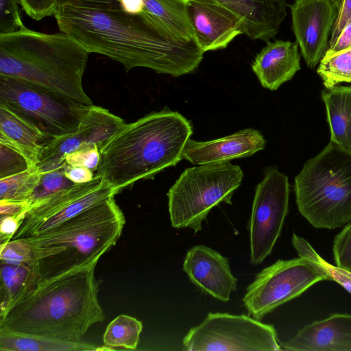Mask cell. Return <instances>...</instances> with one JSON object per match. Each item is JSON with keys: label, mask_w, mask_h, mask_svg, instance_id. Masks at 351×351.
Listing matches in <instances>:
<instances>
[{"label": "cell", "mask_w": 351, "mask_h": 351, "mask_svg": "<svg viewBox=\"0 0 351 351\" xmlns=\"http://www.w3.org/2000/svg\"><path fill=\"white\" fill-rule=\"evenodd\" d=\"M118 193L99 176L86 183L75 184L32 208L12 239L40 234L90 206Z\"/></svg>", "instance_id": "obj_12"}, {"label": "cell", "mask_w": 351, "mask_h": 351, "mask_svg": "<svg viewBox=\"0 0 351 351\" xmlns=\"http://www.w3.org/2000/svg\"><path fill=\"white\" fill-rule=\"evenodd\" d=\"M0 106L50 138L77 131L92 106L29 82L4 76H0Z\"/></svg>", "instance_id": "obj_8"}, {"label": "cell", "mask_w": 351, "mask_h": 351, "mask_svg": "<svg viewBox=\"0 0 351 351\" xmlns=\"http://www.w3.org/2000/svg\"><path fill=\"white\" fill-rule=\"evenodd\" d=\"M57 8L65 5H77L100 9L121 8L119 0H56Z\"/></svg>", "instance_id": "obj_38"}, {"label": "cell", "mask_w": 351, "mask_h": 351, "mask_svg": "<svg viewBox=\"0 0 351 351\" xmlns=\"http://www.w3.org/2000/svg\"><path fill=\"white\" fill-rule=\"evenodd\" d=\"M337 3V4L338 5L339 8V5L341 4V0H335Z\"/></svg>", "instance_id": "obj_43"}, {"label": "cell", "mask_w": 351, "mask_h": 351, "mask_svg": "<svg viewBox=\"0 0 351 351\" xmlns=\"http://www.w3.org/2000/svg\"><path fill=\"white\" fill-rule=\"evenodd\" d=\"M330 141L351 151V86H335L322 92Z\"/></svg>", "instance_id": "obj_23"}, {"label": "cell", "mask_w": 351, "mask_h": 351, "mask_svg": "<svg viewBox=\"0 0 351 351\" xmlns=\"http://www.w3.org/2000/svg\"><path fill=\"white\" fill-rule=\"evenodd\" d=\"M29 210V204L25 202H3L0 201V215L1 216H12L21 218L23 220L26 213Z\"/></svg>", "instance_id": "obj_40"}, {"label": "cell", "mask_w": 351, "mask_h": 351, "mask_svg": "<svg viewBox=\"0 0 351 351\" xmlns=\"http://www.w3.org/2000/svg\"><path fill=\"white\" fill-rule=\"evenodd\" d=\"M1 313L3 312L36 278L34 267L1 263Z\"/></svg>", "instance_id": "obj_25"}, {"label": "cell", "mask_w": 351, "mask_h": 351, "mask_svg": "<svg viewBox=\"0 0 351 351\" xmlns=\"http://www.w3.org/2000/svg\"><path fill=\"white\" fill-rule=\"evenodd\" d=\"M242 21L243 34L265 42L274 38L287 16L286 0H215Z\"/></svg>", "instance_id": "obj_19"}, {"label": "cell", "mask_w": 351, "mask_h": 351, "mask_svg": "<svg viewBox=\"0 0 351 351\" xmlns=\"http://www.w3.org/2000/svg\"><path fill=\"white\" fill-rule=\"evenodd\" d=\"M351 21V0H341L339 12L329 38V47L333 45L345 25ZM329 48V47H328Z\"/></svg>", "instance_id": "obj_37"}, {"label": "cell", "mask_w": 351, "mask_h": 351, "mask_svg": "<svg viewBox=\"0 0 351 351\" xmlns=\"http://www.w3.org/2000/svg\"><path fill=\"white\" fill-rule=\"evenodd\" d=\"M53 16L60 32L73 36L90 53L119 62L127 72L144 67L179 77L194 73L203 59L196 40L177 35L147 13L65 5Z\"/></svg>", "instance_id": "obj_1"}, {"label": "cell", "mask_w": 351, "mask_h": 351, "mask_svg": "<svg viewBox=\"0 0 351 351\" xmlns=\"http://www.w3.org/2000/svg\"><path fill=\"white\" fill-rule=\"evenodd\" d=\"M289 198L287 176L276 167H267L255 189L247 224L251 264H261L271 253L288 213Z\"/></svg>", "instance_id": "obj_11"}, {"label": "cell", "mask_w": 351, "mask_h": 351, "mask_svg": "<svg viewBox=\"0 0 351 351\" xmlns=\"http://www.w3.org/2000/svg\"><path fill=\"white\" fill-rule=\"evenodd\" d=\"M99 259L63 272L36 276L2 313L0 328L58 341L80 342L105 319L95 275Z\"/></svg>", "instance_id": "obj_2"}, {"label": "cell", "mask_w": 351, "mask_h": 351, "mask_svg": "<svg viewBox=\"0 0 351 351\" xmlns=\"http://www.w3.org/2000/svg\"><path fill=\"white\" fill-rule=\"evenodd\" d=\"M280 345L284 351H351V315L335 313L313 322Z\"/></svg>", "instance_id": "obj_18"}, {"label": "cell", "mask_w": 351, "mask_h": 351, "mask_svg": "<svg viewBox=\"0 0 351 351\" xmlns=\"http://www.w3.org/2000/svg\"><path fill=\"white\" fill-rule=\"evenodd\" d=\"M243 172L229 162L186 169L167 193L172 227L202 230L209 212L221 202L232 204Z\"/></svg>", "instance_id": "obj_7"}, {"label": "cell", "mask_w": 351, "mask_h": 351, "mask_svg": "<svg viewBox=\"0 0 351 351\" xmlns=\"http://www.w3.org/2000/svg\"><path fill=\"white\" fill-rule=\"evenodd\" d=\"M25 12L32 19L40 21L54 15L56 0H19Z\"/></svg>", "instance_id": "obj_36"}, {"label": "cell", "mask_w": 351, "mask_h": 351, "mask_svg": "<svg viewBox=\"0 0 351 351\" xmlns=\"http://www.w3.org/2000/svg\"><path fill=\"white\" fill-rule=\"evenodd\" d=\"M1 263L34 267L35 260L30 245L23 238L0 245Z\"/></svg>", "instance_id": "obj_31"}, {"label": "cell", "mask_w": 351, "mask_h": 351, "mask_svg": "<svg viewBox=\"0 0 351 351\" xmlns=\"http://www.w3.org/2000/svg\"><path fill=\"white\" fill-rule=\"evenodd\" d=\"M65 176L74 184L86 183L92 180L95 177L93 171L88 168L69 166L67 164L65 169Z\"/></svg>", "instance_id": "obj_41"}, {"label": "cell", "mask_w": 351, "mask_h": 351, "mask_svg": "<svg viewBox=\"0 0 351 351\" xmlns=\"http://www.w3.org/2000/svg\"><path fill=\"white\" fill-rule=\"evenodd\" d=\"M187 14L196 40L204 53L223 49L243 34L242 21L215 0H188Z\"/></svg>", "instance_id": "obj_15"}, {"label": "cell", "mask_w": 351, "mask_h": 351, "mask_svg": "<svg viewBox=\"0 0 351 351\" xmlns=\"http://www.w3.org/2000/svg\"><path fill=\"white\" fill-rule=\"evenodd\" d=\"M112 350L104 346L80 342L58 341L41 337L31 336L0 328L1 351H93Z\"/></svg>", "instance_id": "obj_24"}, {"label": "cell", "mask_w": 351, "mask_h": 351, "mask_svg": "<svg viewBox=\"0 0 351 351\" xmlns=\"http://www.w3.org/2000/svg\"><path fill=\"white\" fill-rule=\"evenodd\" d=\"M187 351H280L274 325L250 315L208 313L203 322L183 338Z\"/></svg>", "instance_id": "obj_9"}, {"label": "cell", "mask_w": 351, "mask_h": 351, "mask_svg": "<svg viewBox=\"0 0 351 351\" xmlns=\"http://www.w3.org/2000/svg\"><path fill=\"white\" fill-rule=\"evenodd\" d=\"M332 254L336 265L351 272V221L335 236Z\"/></svg>", "instance_id": "obj_33"}, {"label": "cell", "mask_w": 351, "mask_h": 351, "mask_svg": "<svg viewBox=\"0 0 351 351\" xmlns=\"http://www.w3.org/2000/svg\"><path fill=\"white\" fill-rule=\"evenodd\" d=\"M288 6L295 41L306 65L314 69L328 49L339 8L335 0H295Z\"/></svg>", "instance_id": "obj_13"}, {"label": "cell", "mask_w": 351, "mask_h": 351, "mask_svg": "<svg viewBox=\"0 0 351 351\" xmlns=\"http://www.w3.org/2000/svg\"><path fill=\"white\" fill-rule=\"evenodd\" d=\"M28 169L29 162L19 151L0 142V179Z\"/></svg>", "instance_id": "obj_32"}, {"label": "cell", "mask_w": 351, "mask_h": 351, "mask_svg": "<svg viewBox=\"0 0 351 351\" xmlns=\"http://www.w3.org/2000/svg\"><path fill=\"white\" fill-rule=\"evenodd\" d=\"M90 52L71 35L29 29L0 34V76L23 80L88 106L82 78Z\"/></svg>", "instance_id": "obj_4"}, {"label": "cell", "mask_w": 351, "mask_h": 351, "mask_svg": "<svg viewBox=\"0 0 351 351\" xmlns=\"http://www.w3.org/2000/svg\"><path fill=\"white\" fill-rule=\"evenodd\" d=\"M50 138L16 114L0 106V142L19 151L30 169L37 167Z\"/></svg>", "instance_id": "obj_21"}, {"label": "cell", "mask_w": 351, "mask_h": 351, "mask_svg": "<svg viewBox=\"0 0 351 351\" xmlns=\"http://www.w3.org/2000/svg\"><path fill=\"white\" fill-rule=\"evenodd\" d=\"M294 191L298 210L311 226H346L351 221V151L330 141L295 176Z\"/></svg>", "instance_id": "obj_6"}, {"label": "cell", "mask_w": 351, "mask_h": 351, "mask_svg": "<svg viewBox=\"0 0 351 351\" xmlns=\"http://www.w3.org/2000/svg\"><path fill=\"white\" fill-rule=\"evenodd\" d=\"M42 173L38 167L0 179V201L27 202L39 184Z\"/></svg>", "instance_id": "obj_27"}, {"label": "cell", "mask_w": 351, "mask_h": 351, "mask_svg": "<svg viewBox=\"0 0 351 351\" xmlns=\"http://www.w3.org/2000/svg\"><path fill=\"white\" fill-rule=\"evenodd\" d=\"M23 219L18 217L1 216L0 241L1 244L12 239L20 227Z\"/></svg>", "instance_id": "obj_39"}, {"label": "cell", "mask_w": 351, "mask_h": 351, "mask_svg": "<svg viewBox=\"0 0 351 351\" xmlns=\"http://www.w3.org/2000/svg\"><path fill=\"white\" fill-rule=\"evenodd\" d=\"M182 269L193 284L220 301L228 302L237 291V278L231 272L229 259L208 246L191 247Z\"/></svg>", "instance_id": "obj_16"}, {"label": "cell", "mask_w": 351, "mask_h": 351, "mask_svg": "<svg viewBox=\"0 0 351 351\" xmlns=\"http://www.w3.org/2000/svg\"><path fill=\"white\" fill-rule=\"evenodd\" d=\"M100 161V149L97 145L80 148L68 154L64 162L69 166L83 167L97 171Z\"/></svg>", "instance_id": "obj_35"}, {"label": "cell", "mask_w": 351, "mask_h": 351, "mask_svg": "<svg viewBox=\"0 0 351 351\" xmlns=\"http://www.w3.org/2000/svg\"><path fill=\"white\" fill-rule=\"evenodd\" d=\"M142 330L141 321L129 315H120L107 326L103 341L106 346L112 350L113 348L135 350L139 343Z\"/></svg>", "instance_id": "obj_26"}, {"label": "cell", "mask_w": 351, "mask_h": 351, "mask_svg": "<svg viewBox=\"0 0 351 351\" xmlns=\"http://www.w3.org/2000/svg\"><path fill=\"white\" fill-rule=\"evenodd\" d=\"M265 139L253 128L208 141L191 138L183 151L182 158L194 165L226 162L234 158L248 157L265 148Z\"/></svg>", "instance_id": "obj_17"}, {"label": "cell", "mask_w": 351, "mask_h": 351, "mask_svg": "<svg viewBox=\"0 0 351 351\" xmlns=\"http://www.w3.org/2000/svg\"><path fill=\"white\" fill-rule=\"evenodd\" d=\"M125 124L107 109L92 106L77 131L49 141L37 165L38 170L44 173L60 166L68 154L80 148L97 145L101 149Z\"/></svg>", "instance_id": "obj_14"}, {"label": "cell", "mask_w": 351, "mask_h": 351, "mask_svg": "<svg viewBox=\"0 0 351 351\" xmlns=\"http://www.w3.org/2000/svg\"><path fill=\"white\" fill-rule=\"evenodd\" d=\"M188 0H119L121 8L131 13L149 14L177 35L196 40L187 14Z\"/></svg>", "instance_id": "obj_22"}, {"label": "cell", "mask_w": 351, "mask_h": 351, "mask_svg": "<svg viewBox=\"0 0 351 351\" xmlns=\"http://www.w3.org/2000/svg\"><path fill=\"white\" fill-rule=\"evenodd\" d=\"M266 43L255 56L252 69L263 87L276 90L301 69L299 46L296 41L283 40Z\"/></svg>", "instance_id": "obj_20"}, {"label": "cell", "mask_w": 351, "mask_h": 351, "mask_svg": "<svg viewBox=\"0 0 351 351\" xmlns=\"http://www.w3.org/2000/svg\"><path fill=\"white\" fill-rule=\"evenodd\" d=\"M317 73L326 89L341 82H351V47L337 52L326 51Z\"/></svg>", "instance_id": "obj_28"}, {"label": "cell", "mask_w": 351, "mask_h": 351, "mask_svg": "<svg viewBox=\"0 0 351 351\" xmlns=\"http://www.w3.org/2000/svg\"><path fill=\"white\" fill-rule=\"evenodd\" d=\"M66 164L64 162L53 169L42 173L39 184L27 202L29 210L52 195L75 184L66 177Z\"/></svg>", "instance_id": "obj_30"}, {"label": "cell", "mask_w": 351, "mask_h": 351, "mask_svg": "<svg viewBox=\"0 0 351 351\" xmlns=\"http://www.w3.org/2000/svg\"><path fill=\"white\" fill-rule=\"evenodd\" d=\"M351 47V21L341 30L340 34L327 51L337 52Z\"/></svg>", "instance_id": "obj_42"}, {"label": "cell", "mask_w": 351, "mask_h": 351, "mask_svg": "<svg viewBox=\"0 0 351 351\" xmlns=\"http://www.w3.org/2000/svg\"><path fill=\"white\" fill-rule=\"evenodd\" d=\"M19 0H0V34L17 32L25 27Z\"/></svg>", "instance_id": "obj_34"}, {"label": "cell", "mask_w": 351, "mask_h": 351, "mask_svg": "<svg viewBox=\"0 0 351 351\" xmlns=\"http://www.w3.org/2000/svg\"><path fill=\"white\" fill-rule=\"evenodd\" d=\"M125 223L112 196L49 230L23 239L32 247L38 276H47L99 259L116 245Z\"/></svg>", "instance_id": "obj_5"}, {"label": "cell", "mask_w": 351, "mask_h": 351, "mask_svg": "<svg viewBox=\"0 0 351 351\" xmlns=\"http://www.w3.org/2000/svg\"><path fill=\"white\" fill-rule=\"evenodd\" d=\"M193 133L191 122L165 107L125 123L100 149L99 176L118 193L141 180L153 179L183 159Z\"/></svg>", "instance_id": "obj_3"}, {"label": "cell", "mask_w": 351, "mask_h": 351, "mask_svg": "<svg viewBox=\"0 0 351 351\" xmlns=\"http://www.w3.org/2000/svg\"><path fill=\"white\" fill-rule=\"evenodd\" d=\"M291 244L298 256L305 257L314 262L326 276L328 280L335 281L351 294V272L324 260L304 238L293 234Z\"/></svg>", "instance_id": "obj_29"}, {"label": "cell", "mask_w": 351, "mask_h": 351, "mask_svg": "<svg viewBox=\"0 0 351 351\" xmlns=\"http://www.w3.org/2000/svg\"><path fill=\"white\" fill-rule=\"evenodd\" d=\"M323 280H328L326 276L307 258L279 259L256 274L246 288L242 301L249 315L261 320L280 305Z\"/></svg>", "instance_id": "obj_10"}]
</instances>
